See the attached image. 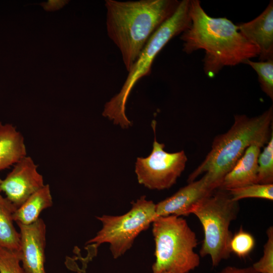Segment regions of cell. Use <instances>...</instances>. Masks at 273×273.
Wrapping results in <instances>:
<instances>
[{"mask_svg":"<svg viewBox=\"0 0 273 273\" xmlns=\"http://www.w3.org/2000/svg\"><path fill=\"white\" fill-rule=\"evenodd\" d=\"M191 24L181 33L183 52L188 54L205 51L204 70L213 77L225 66H233L259 55L256 47L239 32L237 25L226 18H213L198 0H191Z\"/></svg>","mask_w":273,"mask_h":273,"instance_id":"cell-1","label":"cell"},{"mask_svg":"<svg viewBox=\"0 0 273 273\" xmlns=\"http://www.w3.org/2000/svg\"><path fill=\"white\" fill-rule=\"evenodd\" d=\"M177 0L105 1L107 34L128 72L152 35L175 13Z\"/></svg>","mask_w":273,"mask_h":273,"instance_id":"cell-2","label":"cell"},{"mask_svg":"<svg viewBox=\"0 0 273 273\" xmlns=\"http://www.w3.org/2000/svg\"><path fill=\"white\" fill-rule=\"evenodd\" d=\"M273 108L253 117L236 115L226 132L216 136L203 161L189 176L190 183L206 174L218 188L224 176L234 167L246 149L253 144L262 147L268 142L272 129Z\"/></svg>","mask_w":273,"mask_h":273,"instance_id":"cell-3","label":"cell"},{"mask_svg":"<svg viewBox=\"0 0 273 273\" xmlns=\"http://www.w3.org/2000/svg\"><path fill=\"white\" fill-rule=\"evenodd\" d=\"M191 0H183L173 15L164 22L152 35L135 62L120 92L107 102L103 115L123 128L131 122L125 114L126 101L133 86L143 77L149 75L153 63L158 53L174 37L181 34L191 24Z\"/></svg>","mask_w":273,"mask_h":273,"instance_id":"cell-4","label":"cell"},{"mask_svg":"<svg viewBox=\"0 0 273 273\" xmlns=\"http://www.w3.org/2000/svg\"><path fill=\"white\" fill-rule=\"evenodd\" d=\"M156 260L152 273H189L200 263L194 249L198 244L196 234L180 216L156 217L152 222Z\"/></svg>","mask_w":273,"mask_h":273,"instance_id":"cell-5","label":"cell"},{"mask_svg":"<svg viewBox=\"0 0 273 273\" xmlns=\"http://www.w3.org/2000/svg\"><path fill=\"white\" fill-rule=\"evenodd\" d=\"M239 211L238 202L232 199L229 192L217 189L191 211L199 220L204 231L200 255L209 256L213 267L230 257L229 245L233 234L230 225Z\"/></svg>","mask_w":273,"mask_h":273,"instance_id":"cell-6","label":"cell"},{"mask_svg":"<svg viewBox=\"0 0 273 273\" xmlns=\"http://www.w3.org/2000/svg\"><path fill=\"white\" fill-rule=\"evenodd\" d=\"M131 204L129 211L123 215L97 217L101 221L102 228L86 244L98 247L109 243L114 258L123 255L132 247L138 235L146 230L157 217L156 204L147 200L145 196L132 202Z\"/></svg>","mask_w":273,"mask_h":273,"instance_id":"cell-7","label":"cell"},{"mask_svg":"<svg viewBox=\"0 0 273 273\" xmlns=\"http://www.w3.org/2000/svg\"><path fill=\"white\" fill-rule=\"evenodd\" d=\"M152 126L155 134L152 151L146 158H137L135 172L139 183L147 188L167 189L175 184L180 176L188 158L183 150L171 153L164 151L165 145L156 141L155 120H153Z\"/></svg>","mask_w":273,"mask_h":273,"instance_id":"cell-8","label":"cell"},{"mask_svg":"<svg viewBox=\"0 0 273 273\" xmlns=\"http://www.w3.org/2000/svg\"><path fill=\"white\" fill-rule=\"evenodd\" d=\"M44 185L37 165L31 157L26 155L15 164L13 169L2 180L1 191L17 208Z\"/></svg>","mask_w":273,"mask_h":273,"instance_id":"cell-9","label":"cell"},{"mask_svg":"<svg viewBox=\"0 0 273 273\" xmlns=\"http://www.w3.org/2000/svg\"><path fill=\"white\" fill-rule=\"evenodd\" d=\"M218 189L206 174L199 180L189 183L171 196L156 204V216H187L193 208Z\"/></svg>","mask_w":273,"mask_h":273,"instance_id":"cell-10","label":"cell"},{"mask_svg":"<svg viewBox=\"0 0 273 273\" xmlns=\"http://www.w3.org/2000/svg\"><path fill=\"white\" fill-rule=\"evenodd\" d=\"M20 230V256L26 273H47L44 268L46 225L41 218L29 225L17 223Z\"/></svg>","mask_w":273,"mask_h":273,"instance_id":"cell-11","label":"cell"},{"mask_svg":"<svg viewBox=\"0 0 273 273\" xmlns=\"http://www.w3.org/2000/svg\"><path fill=\"white\" fill-rule=\"evenodd\" d=\"M239 32L259 51L260 61L273 59V2L253 20L237 25Z\"/></svg>","mask_w":273,"mask_h":273,"instance_id":"cell-12","label":"cell"},{"mask_svg":"<svg viewBox=\"0 0 273 273\" xmlns=\"http://www.w3.org/2000/svg\"><path fill=\"white\" fill-rule=\"evenodd\" d=\"M262 147L259 144L248 147L234 167L224 176L218 189L228 191L258 184V159Z\"/></svg>","mask_w":273,"mask_h":273,"instance_id":"cell-13","label":"cell"},{"mask_svg":"<svg viewBox=\"0 0 273 273\" xmlns=\"http://www.w3.org/2000/svg\"><path fill=\"white\" fill-rule=\"evenodd\" d=\"M26 155L22 134L13 125L0 122V170L15 164Z\"/></svg>","mask_w":273,"mask_h":273,"instance_id":"cell-14","label":"cell"},{"mask_svg":"<svg viewBox=\"0 0 273 273\" xmlns=\"http://www.w3.org/2000/svg\"><path fill=\"white\" fill-rule=\"evenodd\" d=\"M53 198L49 185H45L28 198L13 213L14 221L23 225H29L40 218L42 210L51 207Z\"/></svg>","mask_w":273,"mask_h":273,"instance_id":"cell-15","label":"cell"},{"mask_svg":"<svg viewBox=\"0 0 273 273\" xmlns=\"http://www.w3.org/2000/svg\"><path fill=\"white\" fill-rule=\"evenodd\" d=\"M17 208L0 195V247L19 251L20 235L14 226L13 215Z\"/></svg>","mask_w":273,"mask_h":273,"instance_id":"cell-16","label":"cell"},{"mask_svg":"<svg viewBox=\"0 0 273 273\" xmlns=\"http://www.w3.org/2000/svg\"><path fill=\"white\" fill-rule=\"evenodd\" d=\"M235 201L245 198H254L273 200V184H254L228 191Z\"/></svg>","mask_w":273,"mask_h":273,"instance_id":"cell-17","label":"cell"},{"mask_svg":"<svg viewBox=\"0 0 273 273\" xmlns=\"http://www.w3.org/2000/svg\"><path fill=\"white\" fill-rule=\"evenodd\" d=\"M257 183H273V131L270 138L258 159Z\"/></svg>","mask_w":273,"mask_h":273,"instance_id":"cell-18","label":"cell"},{"mask_svg":"<svg viewBox=\"0 0 273 273\" xmlns=\"http://www.w3.org/2000/svg\"><path fill=\"white\" fill-rule=\"evenodd\" d=\"M244 64L250 66L257 73L262 91L273 100V59L254 62L247 60Z\"/></svg>","mask_w":273,"mask_h":273,"instance_id":"cell-19","label":"cell"},{"mask_svg":"<svg viewBox=\"0 0 273 273\" xmlns=\"http://www.w3.org/2000/svg\"><path fill=\"white\" fill-rule=\"evenodd\" d=\"M255 240L249 233L241 229L232 236L230 242V250L239 257L248 255L254 248Z\"/></svg>","mask_w":273,"mask_h":273,"instance_id":"cell-20","label":"cell"},{"mask_svg":"<svg viewBox=\"0 0 273 273\" xmlns=\"http://www.w3.org/2000/svg\"><path fill=\"white\" fill-rule=\"evenodd\" d=\"M267 240L263 246V254L252 265L258 273H273V227L266 230Z\"/></svg>","mask_w":273,"mask_h":273,"instance_id":"cell-21","label":"cell"},{"mask_svg":"<svg viewBox=\"0 0 273 273\" xmlns=\"http://www.w3.org/2000/svg\"><path fill=\"white\" fill-rule=\"evenodd\" d=\"M0 273H26L21 263L19 251L0 247Z\"/></svg>","mask_w":273,"mask_h":273,"instance_id":"cell-22","label":"cell"},{"mask_svg":"<svg viewBox=\"0 0 273 273\" xmlns=\"http://www.w3.org/2000/svg\"><path fill=\"white\" fill-rule=\"evenodd\" d=\"M218 273H258L252 266L246 267L238 268L235 266H228Z\"/></svg>","mask_w":273,"mask_h":273,"instance_id":"cell-23","label":"cell"},{"mask_svg":"<svg viewBox=\"0 0 273 273\" xmlns=\"http://www.w3.org/2000/svg\"><path fill=\"white\" fill-rule=\"evenodd\" d=\"M2 180L0 178V192H1V184H2Z\"/></svg>","mask_w":273,"mask_h":273,"instance_id":"cell-24","label":"cell"},{"mask_svg":"<svg viewBox=\"0 0 273 273\" xmlns=\"http://www.w3.org/2000/svg\"><path fill=\"white\" fill-rule=\"evenodd\" d=\"M163 273H172V272H164Z\"/></svg>","mask_w":273,"mask_h":273,"instance_id":"cell-25","label":"cell"}]
</instances>
